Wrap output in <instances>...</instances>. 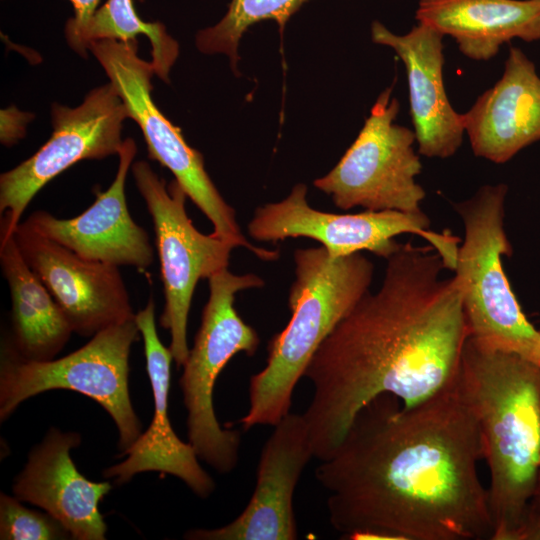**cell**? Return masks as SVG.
Returning a JSON list of instances; mask_svg holds the SVG:
<instances>
[{"mask_svg": "<svg viewBox=\"0 0 540 540\" xmlns=\"http://www.w3.org/2000/svg\"><path fill=\"white\" fill-rule=\"evenodd\" d=\"M144 35L152 47V65L155 74L165 82L178 54V42L160 22H144L136 13L132 0H108L93 14L89 22L76 34L66 38L69 46L87 55L89 45L98 40H136Z\"/></svg>", "mask_w": 540, "mask_h": 540, "instance_id": "cell-22", "label": "cell"}, {"mask_svg": "<svg viewBox=\"0 0 540 540\" xmlns=\"http://www.w3.org/2000/svg\"><path fill=\"white\" fill-rule=\"evenodd\" d=\"M126 107L109 82L90 91L75 108L52 105L53 131L31 157L0 175V232L12 234L33 197L79 161L118 154Z\"/></svg>", "mask_w": 540, "mask_h": 540, "instance_id": "cell-12", "label": "cell"}, {"mask_svg": "<svg viewBox=\"0 0 540 540\" xmlns=\"http://www.w3.org/2000/svg\"><path fill=\"white\" fill-rule=\"evenodd\" d=\"M131 170L153 220L164 290L159 323L170 331L169 349L181 367L190 350L187 324L195 287L200 279L227 268L235 247L195 228L185 209L188 196L176 179L166 183L143 160L134 162Z\"/></svg>", "mask_w": 540, "mask_h": 540, "instance_id": "cell-9", "label": "cell"}, {"mask_svg": "<svg viewBox=\"0 0 540 540\" xmlns=\"http://www.w3.org/2000/svg\"><path fill=\"white\" fill-rule=\"evenodd\" d=\"M136 150L133 139L123 141L112 184L105 191L95 190V201L78 216L59 219L39 210L24 223L87 260L148 268L154 261V249L146 230L131 217L125 196L126 177Z\"/></svg>", "mask_w": 540, "mask_h": 540, "instance_id": "cell-15", "label": "cell"}, {"mask_svg": "<svg viewBox=\"0 0 540 540\" xmlns=\"http://www.w3.org/2000/svg\"><path fill=\"white\" fill-rule=\"evenodd\" d=\"M260 454L256 485L240 515L213 529H191L189 540H295L293 498L300 477L314 458L305 417L289 412L274 426Z\"/></svg>", "mask_w": 540, "mask_h": 540, "instance_id": "cell-14", "label": "cell"}, {"mask_svg": "<svg viewBox=\"0 0 540 540\" xmlns=\"http://www.w3.org/2000/svg\"><path fill=\"white\" fill-rule=\"evenodd\" d=\"M14 236L26 263L49 290L74 333L93 337L135 317L118 266L82 258L24 222Z\"/></svg>", "mask_w": 540, "mask_h": 540, "instance_id": "cell-13", "label": "cell"}, {"mask_svg": "<svg viewBox=\"0 0 540 540\" xmlns=\"http://www.w3.org/2000/svg\"><path fill=\"white\" fill-rule=\"evenodd\" d=\"M138 333L134 317L98 332L72 353L48 361L24 360L5 341L0 364L1 421L32 396L67 389L88 396L106 410L117 426L119 447L126 450L142 433L128 388L129 355Z\"/></svg>", "mask_w": 540, "mask_h": 540, "instance_id": "cell-7", "label": "cell"}, {"mask_svg": "<svg viewBox=\"0 0 540 540\" xmlns=\"http://www.w3.org/2000/svg\"><path fill=\"white\" fill-rule=\"evenodd\" d=\"M308 0H232L225 16L214 26L200 30L196 46L205 54L222 53L237 71L239 41L245 31L262 20H274L281 30Z\"/></svg>", "mask_w": 540, "mask_h": 540, "instance_id": "cell-23", "label": "cell"}, {"mask_svg": "<svg viewBox=\"0 0 540 540\" xmlns=\"http://www.w3.org/2000/svg\"><path fill=\"white\" fill-rule=\"evenodd\" d=\"M534 521H540V469L534 492L529 502L525 523Z\"/></svg>", "mask_w": 540, "mask_h": 540, "instance_id": "cell-26", "label": "cell"}, {"mask_svg": "<svg viewBox=\"0 0 540 540\" xmlns=\"http://www.w3.org/2000/svg\"><path fill=\"white\" fill-rule=\"evenodd\" d=\"M135 320L144 342L154 414L148 429L122 452V455H127L126 459L107 468L103 476L122 485L138 473L155 471L179 478L196 496L207 498L215 490V482L199 464L192 445L176 435L169 421L168 394L171 362L174 360L169 347L159 339L152 297L143 309L135 313Z\"/></svg>", "mask_w": 540, "mask_h": 540, "instance_id": "cell-16", "label": "cell"}, {"mask_svg": "<svg viewBox=\"0 0 540 540\" xmlns=\"http://www.w3.org/2000/svg\"><path fill=\"white\" fill-rule=\"evenodd\" d=\"M71 538L64 526L50 514L26 508L15 496L1 493V540H57Z\"/></svg>", "mask_w": 540, "mask_h": 540, "instance_id": "cell-24", "label": "cell"}, {"mask_svg": "<svg viewBox=\"0 0 540 540\" xmlns=\"http://www.w3.org/2000/svg\"><path fill=\"white\" fill-rule=\"evenodd\" d=\"M458 377L489 467L491 540H517L540 469V367L468 337Z\"/></svg>", "mask_w": 540, "mask_h": 540, "instance_id": "cell-3", "label": "cell"}, {"mask_svg": "<svg viewBox=\"0 0 540 540\" xmlns=\"http://www.w3.org/2000/svg\"><path fill=\"white\" fill-rule=\"evenodd\" d=\"M0 264L11 298V336L6 343L24 360L55 359L73 330L49 290L26 263L14 232H0Z\"/></svg>", "mask_w": 540, "mask_h": 540, "instance_id": "cell-21", "label": "cell"}, {"mask_svg": "<svg viewBox=\"0 0 540 540\" xmlns=\"http://www.w3.org/2000/svg\"><path fill=\"white\" fill-rule=\"evenodd\" d=\"M209 298L200 327L179 380L187 411V436L199 459L218 473L232 472L239 462L241 434L224 429L216 418L213 392L217 377L237 353L252 356L259 346L256 330L234 308L235 295L261 288L255 274L235 275L227 268L209 279Z\"/></svg>", "mask_w": 540, "mask_h": 540, "instance_id": "cell-6", "label": "cell"}, {"mask_svg": "<svg viewBox=\"0 0 540 540\" xmlns=\"http://www.w3.org/2000/svg\"><path fill=\"white\" fill-rule=\"evenodd\" d=\"M517 540H540V521L525 523Z\"/></svg>", "mask_w": 540, "mask_h": 540, "instance_id": "cell-27", "label": "cell"}, {"mask_svg": "<svg viewBox=\"0 0 540 540\" xmlns=\"http://www.w3.org/2000/svg\"><path fill=\"white\" fill-rule=\"evenodd\" d=\"M507 191L503 183L485 185L453 205L465 232L454 272L469 338L483 349L513 353L538 365L540 330L525 316L502 263L512 255L504 227Z\"/></svg>", "mask_w": 540, "mask_h": 540, "instance_id": "cell-5", "label": "cell"}, {"mask_svg": "<svg viewBox=\"0 0 540 540\" xmlns=\"http://www.w3.org/2000/svg\"><path fill=\"white\" fill-rule=\"evenodd\" d=\"M415 17L476 61L490 60L515 38L540 40V0H420Z\"/></svg>", "mask_w": 540, "mask_h": 540, "instance_id": "cell-20", "label": "cell"}, {"mask_svg": "<svg viewBox=\"0 0 540 540\" xmlns=\"http://www.w3.org/2000/svg\"><path fill=\"white\" fill-rule=\"evenodd\" d=\"M80 443L77 432L51 428L31 450L13 483V493L20 501L44 509L72 539L103 540L107 525L98 506L112 486L106 481L93 482L77 470L70 451Z\"/></svg>", "mask_w": 540, "mask_h": 540, "instance_id": "cell-17", "label": "cell"}, {"mask_svg": "<svg viewBox=\"0 0 540 540\" xmlns=\"http://www.w3.org/2000/svg\"><path fill=\"white\" fill-rule=\"evenodd\" d=\"M371 37L374 43L391 47L405 65L418 152L428 158L453 156L465 130L462 114L452 107L444 87V35L422 23L396 35L374 21Z\"/></svg>", "mask_w": 540, "mask_h": 540, "instance_id": "cell-18", "label": "cell"}, {"mask_svg": "<svg viewBox=\"0 0 540 540\" xmlns=\"http://www.w3.org/2000/svg\"><path fill=\"white\" fill-rule=\"evenodd\" d=\"M287 326L268 343L265 367L250 378L244 430L274 426L290 412L299 380L318 347L369 291L374 265L360 252L333 258L323 247L296 249Z\"/></svg>", "mask_w": 540, "mask_h": 540, "instance_id": "cell-4", "label": "cell"}, {"mask_svg": "<svg viewBox=\"0 0 540 540\" xmlns=\"http://www.w3.org/2000/svg\"><path fill=\"white\" fill-rule=\"evenodd\" d=\"M459 374V373H458ZM483 445L457 377L412 406L382 394L354 417L315 478L333 529L347 539H491Z\"/></svg>", "mask_w": 540, "mask_h": 540, "instance_id": "cell-1", "label": "cell"}, {"mask_svg": "<svg viewBox=\"0 0 540 540\" xmlns=\"http://www.w3.org/2000/svg\"><path fill=\"white\" fill-rule=\"evenodd\" d=\"M88 50L106 72L128 117L140 127L149 158L172 172L187 196L212 223V234L235 248H246L264 261H275L278 250L254 246L242 234L235 210L224 200L205 169L203 155L186 143L181 130L154 104L150 82L154 68L152 62L138 56L137 40H98Z\"/></svg>", "mask_w": 540, "mask_h": 540, "instance_id": "cell-8", "label": "cell"}, {"mask_svg": "<svg viewBox=\"0 0 540 540\" xmlns=\"http://www.w3.org/2000/svg\"><path fill=\"white\" fill-rule=\"evenodd\" d=\"M73 7L75 16L66 22V38L80 31L96 12L100 0H69Z\"/></svg>", "mask_w": 540, "mask_h": 540, "instance_id": "cell-25", "label": "cell"}, {"mask_svg": "<svg viewBox=\"0 0 540 540\" xmlns=\"http://www.w3.org/2000/svg\"><path fill=\"white\" fill-rule=\"evenodd\" d=\"M306 195V185L298 183L283 200L256 208L248 223V234L261 242L310 238L320 242L333 258L366 250L384 259L398 249L396 236L415 234L439 253L447 269H455L460 239L449 231L431 230V221L423 211L336 214L312 208Z\"/></svg>", "mask_w": 540, "mask_h": 540, "instance_id": "cell-11", "label": "cell"}, {"mask_svg": "<svg viewBox=\"0 0 540 540\" xmlns=\"http://www.w3.org/2000/svg\"><path fill=\"white\" fill-rule=\"evenodd\" d=\"M538 366L540 367V361H539V364H538Z\"/></svg>", "mask_w": 540, "mask_h": 540, "instance_id": "cell-28", "label": "cell"}, {"mask_svg": "<svg viewBox=\"0 0 540 540\" xmlns=\"http://www.w3.org/2000/svg\"><path fill=\"white\" fill-rule=\"evenodd\" d=\"M475 156L502 164L540 140V77L534 63L510 47L501 78L462 114Z\"/></svg>", "mask_w": 540, "mask_h": 540, "instance_id": "cell-19", "label": "cell"}, {"mask_svg": "<svg viewBox=\"0 0 540 540\" xmlns=\"http://www.w3.org/2000/svg\"><path fill=\"white\" fill-rule=\"evenodd\" d=\"M400 105L392 87L378 96L357 138L336 166L314 180L342 210L419 212L425 190L416 182L422 169L413 149L414 131L395 123Z\"/></svg>", "mask_w": 540, "mask_h": 540, "instance_id": "cell-10", "label": "cell"}, {"mask_svg": "<svg viewBox=\"0 0 540 540\" xmlns=\"http://www.w3.org/2000/svg\"><path fill=\"white\" fill-rule=\"evenodd\" d=\"M386 261L378 291L361 297L306 368L313 394L303 415L319 461L376 397L412 406L459 373L469 330L457 278H441L447 268L430 245L400 243Z\"/></svg>", "mask_w": 540, "mask_h": 540, "instance_id": "cell-2", "label": "cell"}]
</instances>
